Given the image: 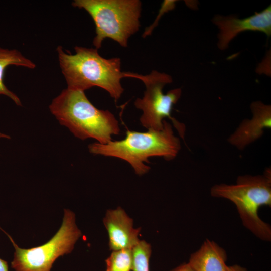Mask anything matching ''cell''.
Segmentation results:
<instances>
[{"label": "cell", "instance_id": "11", "mask_svg": "<svg viewBox=\"0 0 271 271\" xmlns=\"http://www.w3.org/2000/svg\"><path fill=\"white\" fill-rule=\"evenodd\" d=\"M227 255L216 242L206 239L200 247L192 253L188 263L194 271H228Z\"/></svg>", "mask_w": 271, "mask_h": 271}, {"label": "cell", "instance_id": "13", "mask_svg": "<svg viewBox=\"0 0 271 271\" xmlns=\"http://www.w3.org/2000/svg\"><path fill=\"white\" fill-rule=\"evenodd\" d=\"M151 246L144 240H139L132 248V271H149Z\"/></svg>", "mask_w": 271, "mask_h": 271}, {"label": "cell", "instance_id": "16", "mask_svg": "<svg viewBox=\"0 0 271 271\" xmlns=\"http://www.w3.org/2000/svg\"><path fill=\"white\" fill-rule=\"evenodd\" d=\"M170 271H194V270L187 262L181 264Z\"/></svg>", "mask_w": 271, "mask_h": 271}, {"label": "cell", "instance_id": "18", "mask_svg": "<svg viewBox=\"0 0 271 271\" xmlns=\"http://www.w3.org/2000/svg\"><path fill=\"white\" fill-rule=\"evenodd\" d=\"M0 271H8V262L0 258Z\"/></svg>", "mask_w": 271, "mask_h": 271}, {"label": "cell", "instance_id": "1", "mask_svg": "<svg viewBox=\"0 0 271 271\" xmlns=\"http://www.w3.org/2000/svg\"><path fill=\"white\" fill-rule=\"evenodd\" d=\"M75 53H66L61 46L57 48L58 60L67 88L84 91L93 87L106 90L117 101L124 91L121 84L130 72H122L119 58L106 59L97 49L76 46Z\"/></svg>", "mask_w": 271, "mask_h": 271}, {"label": "cell", "instance_id": "7", "mask_svg": "<svg viewBox=\"0 0 271 271\" xmlns=\"http://www.w3.org/2000/svg\"><path fill=\"white\" fill-rule=\"evenodd\" d=\"M81 236V232L75 223L74 213L65 209L59 230L42 245L21 248L8 236L15 250L11 267L15 271H51L56 259L70 253Z\"/></svg>", "mask_w": 271, "mask_h": 271}, {"label": "cell", "instance_id": "8", "mask_svg": "<svg viewBox=\"0 0 271 271\" xmlns=\"http://www.w3.org/2000/svg\"><path fill=\"white\" fill-rule=\"evenodd\" d=\"M212 22L218 28L217 46L221 50L228 48L231 41L240 33L246 31L262 32L271 36V6L249 17L239 18L236 16L216 15Z\"/></svg>", "mask_w": 271, "mask_h": 271}, {"label": "cell", "instance_id": "6", "mask_svg": "<svg viewBox=\"0 0 271 271\" xmlns=\"http://www.w3.org/2000/svg\"><path fill=\"white\" fill-rule=\"evenodd\" d=\"M130 77L141 80L146 86L144 95L142 98L134 101L135 107L142 111L140 121L143 127L149 129L160 130L163 127L165 118L171 119L180 136L184 139L185 129L171 116L173 106L181 97V89L177 88L163 92L164 87L172 83V77L166 73L152 70L147 75L131 73Z\"/></svg>", "mask_w": 271, "mask_h": 271}, {"label": "cell", "instance_id": "5", "mask_svg": "<svg viewBox=\"0 0 271 271\" xmlns=\"http://www.w3.org/2000/svg\"><path fill=\"white\" fill-rule=\"evenodd\" d=\"M72 5L85 10L93 20L96 36L93 43L97 49L106 38L127 47L129 38L140 27L139 0H75Z\"/></svg>", "mask_w": 271, "mask_h": 271}, {"label": "cell", "instance_id": "14", "mask_svg": "<svg viewBox=\"0 0 271 271\" xmlns=\"http://www.w3.org/2000/svg\"><path fill=\"white\" fill-rule=\"evenodd\" d=\"M105 262L106 271H130L132 267L131 249L113 251Z\"/></svg>", "mask_w": 271, "mask_h": 271}, {"label": "cell", "instance_id": "10", "mask_svg": "<svg viewBox=\"0 0 271 271\" xmlns=\"http://www.w3.org/2000/svg\"><path fill=\"white\" fill-rule=\"evenodd\" d=\"M103 223L108 232L110 250L131 249L139 242L141 229L133 228L132 219L121 207L108 210Z\"/></svg>", "mask_w": 271, "mask_h": 271}, {"label": "cell", "instance_id": "15", "mask_svg": "<svg viewBox=\"0 0 271 271\" xmlns=\"http://www.w3.org/2000/svg\"><path fill=\"white\" fill-rule=\"evenodd\" d=\"M176 3V1L166 0L163 2L159 11V15L157 16V18L156 19L155 21L152 25L146 29L145 32L143 34V38H145L151 34L153 29L156 27L157 24L158 23L159 18H160V17L165 13L173 9L175 6Z\"/></svg>", "mask_w": 271, "mask_h": 271}, {"label": "cell", "instance_id": "17", "mask_svg": "<svg viewBox=\"0 0 271 271\" xmlns=\"http://www.w3.org/2000/svg\"><path fill=\"white\" fill-rule=\"evenodd\" d=\"M228 271H247V269L238 264H234L229 266Z\"/></svg>", "mask_w": 271, "mask_h": 271}, {"label": "cell", "instance_id": "12", "mask_svg": "<svg viewBox=\"0 0 271 271\" xmlns=\"http://www.w3.org/2000/svg\"><path fill=\"white\" fill-rule=\"evenodd\" d=\"M12 65L29 69H34L36 65L31 60L23 56L18 50L0 47V95L9 97L17 105L21 106L22 104L19 97L7 88L3 81L5 69Z\"/></svg>", "mask_w": 271, "mask_h": 271}, {"label": "cell", "instance_id": "3", "mask_svg": "<svg viewBox=\"0 0 271 271\" xmlns=\"http://www.w3.org/2000/svg\"><path fill=\"white\" fill-rule=\"evenodd\" d=\"M49 108L60 124L80 139L92 138L106 144L112 140L113 136L120 133L114 115L97 108L84 91L67 88L53 99Z\"/></svg>", "mask_w": 271, "mask_h": 271}, {"label": "cell", "instance_id": "2", "mask_svg": "<svg viewBox=\"0 0 271 271\" xmlns=\"http://www.w3.org/2000/svg\"><path fill=\"white\" fill-rule=\"evenodd\" d=\"M92 154L117 158L128 162L138 175L150 169L146 165L151 157L174 159L181 149L179 139L175 136L172 125L166 120L160 130L149 129L146 132L127 130L124 139L111 140L106 144L95 143L88 146Z\"/></svg>", "mask_w": 271, "mask_h": 271}, {"label": "cell", "instance_id": "9", "mask_svg": "<svg viewBox=\"0 0 271 271\" xmlns=\"http://www.w3.org/2000/svg\"><path fill=\"white\" fill-rule=\"evenodd\" d=\"M252 116L244 119L228 141L239 150L259 139L265 129L271 127V106L261 101L253 102L250 105Z\"/></svg>", "mask_w": 271, "mask_h": 271}, {"label": "cell", "instance_id": "4", "mask_svg": "<svg viewBox=\"0 0 271 271\" xmlns=\"http://www.w3.org/2000/svg\"><path fill=\"white\" fill-rule=\"evenodd\" d=\"M210 194L232 202L243 225L261 240L270 241L271 226L258 215L261 206L271 207L270 168L262 175L239 176L233 184H216L211 188Z\"/></svg>", "mask_w": 271, "mask_h": 271}]
</instances>
